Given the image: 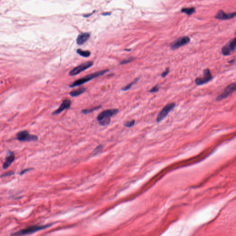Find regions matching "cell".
<instances>
[{
    "label": "cell",
    "instance_id": "cell-1",
    "mask_svg": "<svg viewBox=\"0 0 236 236\" xmlns=\"http://www.w3.org/2000/svg\"><path fill=\"white\" fill-rule=\"evenodd\" d=\"M118 109H107L102 112L97 117L99 124L101 126H107L110 122V118L119 113Z\"/></svg>",
    "mask_w": 236,
    "mask_h": 236
},
{
    "label": "cell",
    "instance_id": "cell-2",
    "mask_svg": "<svg viewBox=\"0 0 236 236\" xmlns=\"http://www.w3.org/2000/svg\"><path fill=\"white\" fill-rule=\"evenodd\" d=\"M108 71H109L108 69H105V70H101L100 71L96 72L93 74H90L89 75H86L85 77L76 80L75 81L72 82V83L69 84V87L70 88H74L75 87L82 86L87 82L90 81L94 78H96L104 75Z\"/></svg>",
    "mask_w": 236,
    "mask_h": 236
},
{
    "label": "cell",
    "instance_id": "cell-3",
    "mask_svg": "<svg viewBox=\"0 0 236 236\" xmlns=\"http://www.w3.org/2000/svg\"><path fill=\"white\" fill-rule=\"evenodd\" d=\"M52 225V224H49L44 225H33L31 227L26 228L25 229L11 234L12 236H20V235H28L31 234L33 233H36L39 231L42 230L43 229H46Z\"/></svg>",
    "mask_w": 236,
    "mask_h": 236
},
{
    "label": "cell",
    "instance_id": "cell-4",
    "mask_svg": "<svg viewBox=\"0 0 236 236\" xmlns=\"http://www.w3.org/2000/svg\"><path fill=\"white\" fill-rule=\"evenodd\" d=\"M93 62L92 61L86 62L84 63H82L77 67L74 68L69 72V75L70 76H75L80 74L81 72L86 71L89 69V68H91L93 66Z\"/></svg>",
    "mask_w": 236,
    "mask_h": 236
},
{
    "label": "cell",
    "instance_id": "cell-5",
    "mask_svg": "<svg viewBox=\"0 0 236 236\" xmlns=\"http://www.w3.org/2000/svg\"><path fill=\"white\" fill-rule=\"evenodd\" d=\"M16 138L18 141L20 142L36 141L38 140V136L29 134L26 130L19 132L16 135Z\"/></svg>",
    "mask_w": 236,
    "mask_h": 236
},
{
    "label": "cell",
    "instance_id": "cell-6",
    "mask_svg": "<svg viewBox=\"0 0 236 236\" xmlns=\"http://www.w3.org/2000/svg\"><path fill=\"white\" fill-rule=\"evenodd\" d=\"M175 106V103L174 102L168 103L165 106L158 114L156 119L157 122L158 123L160 122L162 120H164L168 115V114L173 110Z\"/></svg>",
    "mask_w": 236,
    "mask_h": 236
},
{
    "label": "cell",
    "instance_id": "cell-7",
    "mask_svg": "<svg viewBox=\"0 0 236 236\" xmlns=\"http://www.w3.org/2000/svg\"><path fill=\"white\" fill-rule=\"evenodd\" d=\"M190 42V38L188 37H182L176 39L170 44V48L172 50H175L179 47L187 44Z\"/></svg>",
    "mask_w": 236,
    "mask_h": 236
},
{
    "label": "cell",
    "instance_id": "cell-8",
    "mask_svg": "<svg viewBox=\"0 0 236 236\" xmlns=\"http://www.w3.org/2000/svg\"><path fill=\"white\" fill-rule=\"evenodd\" d=\"M235 91H236V83L229 84L225 89L223 93L217 97V100L220 101L225 98Z\"/></svg>",
    "mask_w": 236,
    "mask_h": 236
},
{
    "label": "cell",
    "instance_id": "cell-9",
    "mask_svg": "<svg viewBox=\"0 0 236 236\" xmlns=\"http://www.w3.org/2000/svg\"><path fill=\"white\" fill-rule=\"evenodd\" d=\"M212 78V76L211 75V72L209 69H206L204 70L203 72V78H196L195 82L196 84L198 86L203 85L204 84L207 83L211 80Z\"/></svg>",
    "mask_w": 236,
    "mask_h": 236
},
{
    "label": "cell",
    "instance_id": "cell-10",
    "mask_svg": "<svg viewBox=\"0 0 236 236\" xmlns=\"http://www.w3.org/2000/svg\"><path fill=\"white\" fill-rule=\"evenodd\" d=\"M71 101L70 99H66L65 100H63L61 104V106H60L58 109H56V110L52 113V114L53 115H57L59 114H61L62 112L65 110L66 109H69L70 108L71 106Z\"/></svg>",
    "mask_w": 236,
    "mask_h": 236
},
{
    "label": "cell",
    "instance_id": "cell-11",
    "mask_svg": "<svg viewBox=\"0 0 236 236\" xmlns=\"http://www.w3.org/2000/svg\"><path fill=\"white\" fill-rule=\"evenodd\" d=\"M236 16V12L233 13H225L222 10H219L217 12L215 18L217 19L221 20H227V19H231L232 18H234Z\"/></svg>",
    "mask_w": 236,
    "mask_h": 236
},
{
    "label": "cell",
    "instance_id": "cell-12",
    "mask_svg": "<svg viewBox=\"0 0 236 236\" xmlns=\"http://www.w3.org/2000/svg\"><path fill=\"white\" fill-rule=\"evenodd\" d=\"M14 158H15V156H14L13 152H9L7 153V155L5 158V162L3 165V168L6 169L7 168H9V166L14 161Z\"/></svg>",
    "mask_w": 236,
    "mask_h": 236
},
{
    "label": "cell",
    "instance_id": "cell-13",
    "mask_svg": "<svg viewBox=\"0 0 236 236\" xmlns=\"http://www.w3.org/2000/svg\"><path fill=\"white\" fill-rule=\"evenodd\" d=\"M90 34L88 32H84V33H81L78 35L77 38V40H76L77 43L79 45H83L84 44V43H86L90 38Z\"/></svg>",
    "mask_w": 236,
    "mask_h": 236
},
{
    "label": "cell",
    "instance_id": "cell-14",
    "mask_svg": "<svg viewBox=\"0 0 236 236\" xmlns=\"http://www.w3.org/2000/svg\"><path fill=\"white\" fill-rule=\"evenodd\" d=\"M87 89L84 87H80L77 90H73L69 93V95L72 97H77L80 95H82L83 93L86 92Z\"/></svg>",
    "mask_w": 236,
    "mask_h": 236
},
{
    "label": "cell",
    "instance_id": "cell-15",
    "mask_svg": "<svg viewBox=\"0 0 236 236\" xmlns=\"http://www.w3.org/2000/svg\"><path fill=\"white\" fill-rule=\"evenodd\" d=\"M225 46L230 53L235 50L236 48V37L233 39L229 43L225 45Z\"/></svg>",
    "mask_w": 236,
    "mask_h": 236
},
{
    "label": "cell",
    "instance_id": "cell-16",
    "mask_svg": "<svg viewBox=\"0 0 236 236\" xmlns=\"http://www.w3.org/2000/svg\"><path fill=\"white\" fill-rule=\"evenodd\" d=\"M76 52L81 56L85 58L89 57L91 54L90 51L89 50H83L81 49H78L77 50H76Z\"/></svg>",
    "mask_w": 236,
    "mask_h": 236
},
{
    "label": "cell",
    "instance_id": "cell-17",
    "mask_svg": "<svg viewBox=\"0 0 236 236\" xmlns=\"http://www.w3.org/2000/svg\"><path fill=\"white\" fill-rule=\"evenodd\" d=\"M139 80V78H135L132 82L130 83L129 84H127L126 86L121 88V90H123V91H127V90H129V89L132 88V86L133 85L136 84Z\"/></svg>",
    "mask_w": 236,
    "mask_h": 236
},
{
    "label": "cell",
    "instance_id": "cell-18",
    "mask_svg": "<svg viewBox=\"0 0 236 236\" xmlns=\"http://www.w3.org/2000/svg\"><path fill=\"white\" fill-rule=\"evenodd\" d=\"M101 107H102L101 106H98L97 107H95L94 108H90V109H83V110L81 111V113L82 114H88L92 113L93 112L95 111L96 110L100 109V108H101Z\"/></svg>",
    "mask_w": 236,
    "mask_h": 236
},
{
    "label": "cell",
    "instance_id": "cell-19",
    "mask_svg": "<svg viewBox=\"0 0 236 236\" xmlns=\"http://www.w3.org/2000/svg\"><path fill=\"white\" fill-rule=\"evenodd\" d=\"M181 12L186 13L188 15H191L195 12V9L194 7H189V8H184L181 10Z\"/></svg>",
    "mask_w": 236,
    "mask_h": 236
},
{
    "label": "cell",
    "instance_id": "cell-20",
    "mask_svg": "<svg viewBox=\"0 0 236 236\" xmlns=\"http://www.w3.org/2000/svg\"><path fill=\"white\" fill-rule=\"evenodd\" d=\"M135 60L136 58H135V57H130V58L126 59L124 60L123 61H121V62H120V65H125V64L130 63V62H133V61Z\"/></svg>",
    "mask_w": 236,
    "mask_h": 236
},
{
    "label": "cell",
    "instance_id": "cell-21",
    "mask_svg": "<svg viewBox=\"0 0 236 236\" xmlns=\"http://www.w3.org/2000/svg\"><path fill=\"white\" fill-rule=\"evenodd\" d=\"M135 124V120H131V121H128L127 122L125 123L124 126L125 127L131 128V127H132L134 126Z\"/></svg>",
    "mask_w": 236,
    "mask_h": 236
},
{
    "label": "cell",
    "instance_id": "cell-22",
    "mask_svg": "<svg viewBox=\"0 0 236 236\" xmlns=\"http://www.w3.org/2000/svg\"><path fill=\"white\" fill-rule=\"evenodd\" d=\"M102 147H103V146H102V145H99L98 146H97V147L95 148L93 151V155H96L98 153H99L100 151L102 150Z\"/></svg>",
    "mask_w": 236,
    "mask_h": 236
},
{
    "label": "cell",
    "instance_id": "cell-23",
    "mask_svg": "<svg viewBox=\"0 0 236 236\" xmlns=\"http://www.w3.org/2000/svg\"><path fill=\"white\" fill-rule=\"evenodd\" d=\"M14 174V172L13 171H9L8 172H5V173H3V174H1V178L3 177H9L10 176L13 175Z\"/></svg>",
    "mask_w": 236,
    "mask_h": 236
},
{
    "label": "cell",
    "instance_id": "cell-24",
    "mask_svg": "<svg viewBox=\"0 0 236 236\" xmlns=\"http://www.w3.org/2000/svg\"><path fill=\"white\" fill-rule=\"evenodd\" d=\"M159 91V87H158V84H157L156 86H154L153 88L149 90V92L150 93H156L158 92Z\"/></svg>",
    "mask_w": 236,
    "mask_h": 236
},
{
    "label": "cell",
    "instance_id": "cell-25",
    "mask_svg": "<svg viewBox=\"0 0 236 236\" xmlns=\"http://www.w3.org/2000/svg\"><path fill=\"white\" fill-rule=\"evenodd\" d=\"M169 68H166V70H165V71L163 72L161 74V77H162V78L166 77V76H167V75H168V74L169 73Z\"/></svg>",
    "mask_w": 236,
    "mask_h": 236
},
{
    "label": "cell",
    "instance_id": "cell-26",
    "mask_svg": "<svg viewBox=\"0 0 236 236\" xmlns=\"http://www.w3.org/2000/svg\"><path fill=\"white\" fill-rule=\"evenodd\" d=\"M32 169H33V168H27L24 170H23V171H22L21 172H20V175H23L24 174H25V172H28V171L32 170Z\"/></svg>",
    "mask_w": 236,
    "mask_h": 236
},
{
    "label": "cell",
    "instance_id": "cell-27",
    "mask_svg": "<svg viewBox=\"0 0 236 236\" xmlns=\"http://www.w3.org/2000/svg\"><path fill=\"white\" fill-rule=\"evenodd\" d=\"M110 14V13H104L102 14V15H109V14Z\"/></svg>",
    "mask_w": 236,
    "mask_h": 236
},
{
    "label": "cell",
    "instance_id": "cell-28",
    "mask_svg": "<svg viewBox=\"0 0 236 236\" xmlns=\"http://www.w3.org/2000/svg\"></svg>",
    "mask_w": 236,
    "mask_h": 236
}]
</instances>
